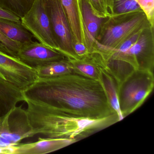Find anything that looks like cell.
Returning <instances> with one entry per match:
<instances>
[{"label":"cell","instance_id":"ac0fdd59","mask_svg":"<svg viewBox=\"0 0 154 154\" xmlns=\"http://www.w3.org/2000/svg\"><path fill=\"white\" fill-rule=\"evenodd\" d=\"M35 70L38 78H52L73 72L72 66L66 57L48 63Z\"/></svg>","mask_w":154,"mask_h":154},{"label":"cell","instance_id":"8992f818","mask_svg":"<svg viewBox=\"0 0 154 154\" xmlns=\"http://www.w3.org/2000/svg\"><path fill=\"white\" fill-rule=\"evenodd\" d=\"M26 110L15 106L0 118V149H7L35 136Z\"/></svg>","mask_w":154,"mask_h":154},{"label":"cell","instance_id":"8fae6325","mask_svg":"<svg viewBox=\"0 0 154 154\" xmlns=\"http://www.w3.org/2000/svg\"><path fill=\"white\" fill-rule=\"evenodd\" d=\"M67 139L40 137L33 143L20 144L8 149V153L44 154L57 151L75 143Z\"/></svg>","mask_w":154,"mask_h":154},{"label":"cell","instance_id":"484cf974","mask_svg":"<svg viewBox=\"0 0 154 154\" xmlns=\"http://www.w3.org/2000/svg\"><path fill=\"white\" fill-rule=\"evenodd\" d=\"M0 51L2 52V53H5V54H7L11 56H12V54H11V52L7 49L6 48H5L3 45H2L0 43ZM13 57V56H12Z\"/></svg>","mask_w":154,"mask_h":154},{"label":"cell","instance_id":"7402d4cb","mask_svg":"<svg viewBox=\"0 0 154 154\" xmlns=\"http://www.w3.org/2000/svg\"><path fill=\"white\" fill-rule=\"evenodd\" d=\"M146 14L149 22L154 27V0H135Z\"/></svg>","mask_w":154,"mask_h":154},{"label":"cell","instance_id":"5b68a950","mask_svg":"<svg viewBox=\"0 0 154 154\" xmlns=\"http://www.w3.org/2000/svg\"><path fill=\"white\" fill-rule=\"evenodd\" d=\"M154 27L144 29L137 41L124 52H119L106 48V60H119L128 65L134 70H149L153 72L154 67Z\"/></svg>","mask_w":154,"mask_h":154},{"label":"cell","instance_id":"7c38bea8","mask_svg":"<svg viewBox=\"0 0 154 154\" xmlns=\"http://www.w3.org/2000/svg\"><path fill=\"white\" fill-rule=\"evenodd\" d=\"M67 59L72 66L74 73L98 81L101 67L106 65L102 55L96 50L78 59Z\"/></svg>","mask_w":154,"mask_h":154},{"label":"cell","instance_id":"7a4b0ae2","mask_svg":"<svg viewBox=\"0 0 154 154\" xmlns=\"http://www.w3.org/2000/svg\"><path fill=\"white\" fill-rule=\"evenodd\" d=\"M29 118L35 135L44 137L72 140L77 142L117 123V114L93 119L77 117L40 102L26 99Z\"/></svg>","mask_w":154,"mask_h":154},{"label":"cell","instance_id":"ba28073f","mask_svg":"<svg viewBox=\"0 0 154 154\" xmlns=\"http://www.w3.org/2000/svg\"><path fill=\"white\" fill-rule=\"evenodd\" d=\"M20 21L39 42L58 51L43 0H35L30 9L20 19Z\"/></svg>","mask_w":154,"mask_h":154},{"label":"cell","instance_id":"3957f363","mask_svg":"<svg viewBox=\"0 0 154 154\" xmlns=\"http://www.w3.org/2000/svg\"><path fill=\"white\" fill-rule=\"evenodd\" d=\"M149 26L143 11L110 14L102 25L96 41L103 46L117 49L133 34Z\"/></svg>","mask_w":154,"mask_h":154},{"label":"cell","instance_id":"e0dca14e","mask_svg":"<svg viewBox=\"0 0 154 154\" xmlns=\"http://www.w3.org/2000/svg\"><path fill=\"white\" fill-rule=\"evenodd\" d=\"M0 31L10 39L21 44L33 41L34 37L22 25L21 21L0 18Z\"/></svg>","mask_w":154,"mask_h":154},{"label":"cell","instance_id":"2e32d148","mask_svg":"<svg viewBox=\"0 0 154 154\" xmlns=\"http://www.w3.org/2000/svg\"><path fill=\"white\" fill-rule=\"evenodd\" d=\"M99 81H100L104 87L111 106L119 117V121L124 118L122 114L119 101V88L118 82L114 76L104 65L100 68Z\"/></svg>","mask_w":154,"mask_h":154},{"label":"cell","instance_id":"277c9868","mask_svg":"<svg viewBox=\"0 0 154 154\" xmlns=\"http://www.w3.org/2000/svg\"><path fill=\"white\" fill-rule=\"evenodd\" d=\"M154 76L149 70H135L119 88L120 109L123 118L134 112L153 91Z\"/></svg>","mask_w":154,"mask_h":154},{"label":"cell","instance_id":"9a60e30c","mask_svg":"<svg viewBox=\"0 0 154 154\" xmlns=\"http://www.w3.org/2000/svg\"><path fill=\"white\" fill-rule=\"evenodd\" d=\"M25 100L23 91L0 76V118Z\"/></svg>","mask_w":154,"mask_h":154},{"label":"cell","instance_id":"6da1fadb","mask_svg":"<svg viewBox=\"0 0 154 154\" xmlns=\"http://www.w3.org/2000/svg\"><path fill=\"white\" fill-rule=\"evenodd\" d=\"M23 93L26 99L77 117L100 119L117 114L100 81L75 73L38 78Z\"/></svg>","mask_w":154,"mask_h":154},{"label":"cell","instance_id":"ffe728a7","mask_svg":"<svg viewBox=\"0 0 154 154\" xmlns=\"http://www.w3.org/2000/svg\"><path fill=\"white\" fill-rule=\"evenodd\" d=\"M143 11L135 0H113L112 14H121L133 11Z\"/></svg>","mask_w":154,"mask_h":154},{"label":"cell","instance_id":"d6986e66","mask_svg":"<svg viewBox=\"0 0 154 154\" xmlns=\"http://www.w3.org/2000/svg\"><path fill=\"white\" fill-rule=\"evenodd\" d=\"M35 0H0V7L23 17L32 7Z\"/></svg>","mask_w":154,"mask_h":154},{"label":"cell","instance_id":"4fadbf2b","mask_svg":"<svg viewBox=\"0 0 154 154\" xmlns=\"http://www.w3.org/2000/svg\"><path fill=\"white\" fill-rule=\"evenodd\" d=\"M85 33V44L89 53L94 51V42L101 27L107 18L100 17L94 13L87 0H79Z\"/></svg>","mask_w":154,"mask_h":154},{"label":"cell","instance_id":"603a6c76","mask_svg":"<svg viewBox=\"0 0 154 154\" xmlns=\"http://www.w3.org/2000/svg\"><path fill=\"white\" fill-rule=\"evenodd\" d=\"M0 43L11 52L12 56L16 57L17 53L21 46V44L10 39L1 31Z\"/></svg>","mask_w":154,"mask_h":154},{"label":"cell","instance_id":"d4e9b609","mask_svg":"<svg viewBox=\"0 0 154 154\" xmlns=\"http://www.w3.org/2000/svg\"><path fill=\"white\" fill-rule=\"evenodd\" d=\"M106 4L108 10L111 14L112 13V8H113V0H106Z\"/></svg>","mask_w":154,"mask_h":154},{"label":"cell","instance_id":"44dd1931","mask_svg":"<svg viewBox=\"0 0 154 154\" xmlns=\"http://www.w3.org/2000/svg\"><path fill=\"white\" fill-rule=\"evenodd\" d=\"M94 13L102 18H107L110 15L108 10L106 0H87Z\"/></svg>","mask_w":154,"mask_h":154},{"label":"cell","instance_id":"52a82bcc","mask_svg":"<svg viewBox=\"0 0 154 154\" xmlns=\"http://www.w3.org/2000/svg\"><path fill=\"white\" fill-rule=\"evenodd\" d=\"M43 2L58 52L66 58L78 59L69 23L60 1L43 0Z\"/></svg>","mask_w":154,"mask_h":154},{"label":"cell","instance_id":"cb8c5ba5","mask_svg":"<svg viewBox=\"0 0 154 154\" xmlns=\"http://www.w3.org/2000/svg\"><path fill=\"white\" fill-rule=\"evenodd\" d=\"M0 18L16 21H20V18L12 12L0 7Z\"/></svg>","mask_w":154,"mask_h":154},{"label":"cell","instance_id":"30bf717a","mask_svg":"<svg viewBox=\"0 0 154 154\" xmlns=\"http://www.w3.org/2000/svg\"><path fill=\"white\" fill-rule=\"evenodd\" d=\"M16 57L29 67L36 69L66 57L60 52L44 44L32 41L21 44Z\"/></svg>","mask_w":154,"mask_h":154},{"label":"cell","instance_id":"9c48e42d","mask_svg":"<svg viewBox=\"0 0 154 154\" xmlns=\"http://www.w3.org/2000/svg\"><path fill=\"white\" fill-rule=\"evenodd\" d=\"M0 76L21 91H26L38 80L36 71L17 57L0 51Z\"/></svg>","mask_w":154,"mask_h":154},{"label":"cell","instance_id":"5bb4252c","mask_svg":"<svg viewBox=\"0 0 154 154\" xmlns=\"http://www.w3.org/2000/svg\"><path fill=\"white\" fill-rule=\"evenodd\" d=\"M59 1L67 17L74 42L85 45L84 29L79 0Z\"/></svg>","mask_w":154,"mask_h":154}]
</instances>
